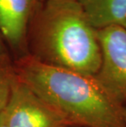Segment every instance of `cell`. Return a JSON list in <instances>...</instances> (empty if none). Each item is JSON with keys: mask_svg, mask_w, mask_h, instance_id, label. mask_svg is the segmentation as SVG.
<instances>
[{"mask_svg": "<svg viewBox=\"0 0 126 127\" xmlns=\"http://www.w3.org/2000/svg\"><path fill=\"white\" fill-rule=\"evenodd\" d=\"M17 79L73 127H126L124 107L94 75L43 63L27 55L13 62Z\"/></svg>", "mask_w": 126, "mask_h": 127, "instance_id": "6da1fadb", "label": "cell"}, {"mask_svg": "<svg viewBox=\"0 0 126 127\" xmlns=\"http://www.w3.org/2000/svg\"><path fill=\"white\" fill-rule=\"evenodd\" d=\"M29 55L43 63L88 75L100 68L98 30L79 0H45L28 31Z\"/></svg>", "mask_w": 126, "mask_h": 127, "instance_id": "7a4b0ae2", "label": "cell"}, {"mask_svg": "<svg viewBox=\"0 0 126 127\" xmlns=\"http://www.w3.org/2000/svg\"><path fill=\"white\" fill-rule=\"evenodd\" d=\"M101 63L95 75L108 93L126 107V29L111 26L98 30Z\"/></svg>", "mask_w": 126, "mask_h": 127, "instance_id": "3957f363", "label": "cell"}, {"mask_svg": "<svg viewBox=\"0 0 126 127\" xmlns=\"http://www.w3.org/2000/svg\"><path fill=\"white\" fill-rule=\"evenodd\" d=\"M3 116L8 127H73L60 112L18 79Z\"/></svg>", "mask_w": 126, "mask_h": 127, "instance_id": "277c9868", "label": "cell"}, {"mask_svg": "<svg viewBox=\"0 0 126 127\" xmlns=\"http://www.w3.org/2000/svg\"><path fill=\"white\" fill-rule=\"evenodd\" d=\"M44 2L45 0H0V34L16 60L29 55V27Z\"/></svg>", "mask_w": 126, "mask_h": 127, "instance_id": "5b68a950", "label": "cell"}, {"mask_svg": "<svg viewBox=\"0 0 126 127\" xmlns=\"http://www.w3.org/2000/svg\"><path fill=\"white\" fill-rule=\"evenodd\" d=\"M91 24L97 30L123 26L126 20V0H79Z\"/></svg>", "mask_w": 126, "mask_h": 127, "instance_id": "8992f818", "label": "cell"}, {"mask_svg": "<svg viewBox=\"0 0 126 127\" xmlns=\"http://www.w3.org/2000/svg\"><path fill=\"white\" fill-rule=\"evenodd\" d=\"M17 79L13 62H0V116L8 104Z\"/></svg>", "mask_w": 126, "mask_h": 127, "instance_id": "52a82bcc", "label": "cell"}, {"mask_svg": "<svg viewBox=\"0 0 126 127\" xmlns=\"http://www.w3.org/2000/svg\"><path fill=\"white\" fill-rule=\"evenodd\" d=\"M0 62L12 63V61L11 60L10 51L7 48L1 34H0Z\"/></svg>", "mask_w": 126, "mask_h": 127, "instance_id": "ba28073f", "label": "cell"}, {"mask_svg": "<svg viewBox=\"0 0 126 127\" xmlns=\"http://www.w3.org/2000/svg\"><path fill=\"white\" fill-rule=\"evenodd\" d=\"M0 127H8L6 123V121H5V119H4L3 113L0 116Z\"/></svg>", "mask_w": 126, "mask_h": 127, "instance_id": "9c48e42d", "label": "cell"}, {"mask_svg": "<svg viewBox=\"0 0 126 127\" xmlns=\"http://www.w3.org/2000/svg\"><path fill=\"white\" fill-rule=\"evenodd\" d=\"M124 112H125V117L126 121V107H124Z\"/></svg>", "mask_w": 126, "mask_h": 127, "instance_id": "30bf717a", "label": "cell"}, {"mask_svg": "<svg viewBox=\"0 0 126 127\" xmlns=\"http://www.w3.org/2000/svg\"><path fill=\"white\" fill-rule=\"evenodd\" d=\"M123 26H124V27L126 29V20H125V21L124 22V24H123Z\"/></svg>", "mask_w": 126, "mask_h": 127, "instance_id": "8fae6325", "label": "cell"}]
</instances>
